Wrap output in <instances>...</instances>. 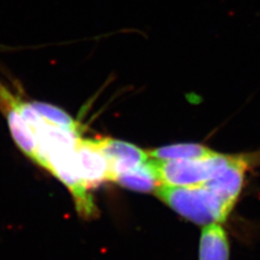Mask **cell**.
Here are the masks:
<instances>
[{"label":"cell","instance_id":"4","mask_svg":"<svg viewBox=\"0 0 260 260\" xmlns=\"http://www.w3.org/2000/svg\"><path fill=\"white\" fill-rule=\"evenodd\" d=\"M0 109L4 113L11 134L20 150L31 160L37 159V142L33 130L19 110V99L0 81Z\"/></svg>","mask_w":260,"mask_h":260},{"label":"cell","instance_id":"5","mask_svg":"<svg viewBox=\"0 0 260 260\" xmlns=\"http://www.w3.org/2000/svg\"><path fill=\"white\" fill-rule=\"evenodd\" d=\"M98 143L107 158L111 172V181L117 175L138 167L148 160L149 153L138 147L120 140L99 138Z\"/></svg>","mask_w":260,"mask_h":260},{"label":"cell","instance_id":"9","mask_svg":"<svg viewBox=\"0 0 260 260\" xmlns=\"http://www.w3.org/2000/svg\"><path fill=\"white\" fill-rule=\"evenodd\" d=\"M148 153L159 160H195L211 157L217 152L199 144H176L149 150Z\"/></svg>","mask_w":260,"mask_h":260},{"label":"cell","instance_id":"10","mask_svg":"<svg viewBox=\"0 0 260 260\" xmlns=\"http://www.w3.org/2000/svg\"><path fill=\"white\" fill-rule=\"evenodd\" d=\"M32 106L37 110L38 113L47 121L55 124L57 126L64 127L68 129H79L80 125L75 121L67 112L51 105L49 103L34 102L30 103Z\"/></svg>","mask_w":260,"mask_h":260},{"label":"cell","instance_id":"8","mask_svg":"<svg viewBox=\"0 0 260 260\" xmlns=\"http://www.w3.org/2000/svg\"><path fill=\"white\" fill-rule=\"evenodd\" d=\"M113 181L133 191L150 193L161 185L152 160H147L135 169L121 173L114 177Z\"/></svg>","mask_w":260,"mask_h":260},{"label":"cell","instance_id":"3","mask_svg":"<svg viewBox=\"0 0 260 260\" xmlns=\"http://www.w3.org/2000/svg\"><path fill=\"white\" fill-rule=\"evenodd\" d=\"M76 166L84 184L88 189L111 180L109 162L96 139H81L75 148Z\"/></svg>","mask_w":260,"mask_h":260},{"label":"cell","instance_id":"6","mask_svg":"<svg viewBox=\"0 0 260 260\" xmlns=\"http://www.w3.org/2000/svg\"><path fill=\"white\" fill-rule=\"evenodd\" d=\"M249 164V158L234 156L232 163L224 171L203 185L210 189L228 205L233 207L241 192L245 173Z\"/></svg>","mask_w":260,"mask_h":260},{"label":"cell","instance_id":"7","mask_svg":"<svg viewBox=\"0 0 260 260\" xmlns=\"http://www.w3.org/2000/svg\"><path fill=\"white\" fill-rule=\"evenodd\" d=\"M200 260L230 259V243L221 223L205 225L200 240Z\"/></svg>","mask_w":260,"mask_h":260},{"label":"cell","instance_id":"1","mask_svg":"<svg viewBox=\"0 0 260 260\" xmlns=\"http://www.w3.org/2000/svg\"><path fill=\"white\" fill-rule=\"evenodd\" d=\"M156 195L183 218L205 226L222 223L233 208L205 185H160Z\"/></svg>","mask_w":260,"mask_h":260},{"label":"cell","instance_id":"2","mask_svg":"<svg viewBox=\"0 0 260 260\" xmlns=\"http://www.w3.org/2000/svg\"><path fill=\"white\" fill-rule=\"evenodd\" d=\"M234 156L216 153L195 160H159L152 158L161 185L189 187L205 184L224 171Z\"/></svg>","mask_w":260,"mask_h":260}]
</instances>
